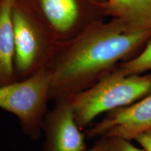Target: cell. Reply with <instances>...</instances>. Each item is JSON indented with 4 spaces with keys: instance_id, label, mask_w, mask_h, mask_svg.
I'll return each mask as SVG.
<instances>
[{
    "instance_id": "6da1fadb",
    "label": "cell",
    "mask_w": 151,
    "mask_h": 151,
    "mask_svg": "<svg viewBox=\"0 0 151 151\" xmlns=\"http://www.w3.org/2000/svg\"><path fill=\"white\" fill-rule=\"evenodd\" d=\"M150 38V31H134L113 18L94 22L71 40L58 43L46 67L51 73L50 99L69 98L89 88L139 53Z\"/></svg>"
},
{
    "instance_id": "7a4b0ae2",
    "label": "cell",
    "mask_w": 151,
    "mask_h": 151,
    "mask_svg": "<svg viewBox=\"0 0 151 151\" xmlns=\"http://www.w3.org/2000/svg\"><path fill=\"white\" fill-rule=\"evenodd\" d=\"M151 93V71L122 75L113 69L83 91L69 97L81 129L100 115L133 104Z\"/></svg>"
},
{
    "instance_id": "3957f363",
    "label": "cell",
    "mask_w": 151,
    "mask_h": 151,
    "mask_svg": "<svg viewBox=\"0 0 151 151\" xmlns=\"http://www.w3.org/2000/svg\"><path fill=\"white\" fill-rule=\"evenodd\" d=\"M51 73L47 68L27 78L0 86V109L18 118L21 131L33 141L40 139L49 110Z\"/></svg>"
},
{
    "instance_id": "277c9868",
    "label": "cell",
    "mask_w": 151,
    "mask_h": 151,
    "mask_svg": "<svg viewBox=\"0 0 151 151\" xmlns=\"http://www.w3.org/2000/svg\"><path fill=\"white\" fill-rule=\"evenodd\" d=\"M14 30V67L16 80L46 69L58 43L32 13L14 0L11 11Z\"/></svg>"
},
{
    "instance_id": "5b68a950",
    "label": "cell",
    "mask_w": 151,
    "mask_h": 151,
    "mask_svg": "<svg viewBox=\"0 0 151 151\" xmlns=\"http://www.w3.org/2000/svg\"><path fill=\"white\" fill-rule=\"evenodd\" d=\"M32 4L37 11L32 14L58 43L76 37L104 15L90 0H34Z\"/></svg>"
},
{
    "instance_id": "8992f818",
    "label": "cell",
    "mask_w": 151,
    "mask_h": 151,
    "mask_svg": "<svg viewBox=\"0 0 151 151\" xmlns=\"http://www.w3.org/2000/svg\"><path fill=\"white\" fill-rule=\"evenodd\" d=\"M54 105L43 119V151H86V133L76 120L69 98L53 100Z\"/></svg>"
},
{
    "instance_id": "52a82bcc",
    "label": "cell",
    "mask_w": 151,
    "mask_h": 151,
    "mask_svg": "<svg viewBox=\"0 0 151 151\" xmlns=\"http://www.w3.org/2000/svg\"><path fill=\"white\" fill-rule=\"evenodd\" d=\"M151 128V93L131 104L106 113L87 129L86 137H118L133 141Z\"/></svg>"
},
{
    "instance_id": "ba28073f",
    "label": "cell",
    "mask_w": 151,
    "mask_h": 151,
    "mask_svg": "<svg viewBox=\"0 0 151 151\" xmlns=\"http://www.w3.org/2000/svg\"><path fill=\"white\" fill-rule=\"evenodd\" d=\"M104 15L122 20L134 31L151 32V0H106Z\"/></svg>"
},
{
    "instance_id": "9c48e42d",
    "label": "cell",
    "mask_w": 151,
    "mask_h": 151,
    "mask_svg": "<svg viewBox=\"0 0 151 151\" xmlns=\"http://www.w3.org/2000/svg\"><path fill=\"white\" fill-rule=\"evenodd\" d=\"M14 0H0V86L16 81L11 11Z\"/></svg>"
},
{
    "instance_id": "30bf717a",
    "label": "cell",
    "mask_w": 151,
    "mask_h": 151,
    "mask_svg": "<svg viewBox=\"0 0 151 151\" xmlns=\"http://www.w3.org/2000/svg\"><path fill=\"white\" fill-rule=\"evenodd\" d=\"M114 70L125 76L142 74L151 71V38L139 53L120 62Z\"/></svg>"
},
{
    "instance_id": "8fae6325",
    "label": "cell",
    "mask_w": 151,
    "mask_h": 151,
    "mask_svg": "<svg viewBox=\"0 0 151 151\" xmlns=\"http://www.w3.org/2000/svg\"><path fill=\"white\" fill-rule=\"evenodd\" d=\"M104 151H145L138 148L132 141L118 137H106V144Z\"/></svg>"
},
{
    "instance_id": "7c38bea8",
    "label": "cell",
    "mask_w": 151,
    "mask_h": 151,
    "mask_svg": "<svg viewBox=\"0 0 151 151\" xmlns=\"http://www.w3.org/2000/svg\"><path fill=\"white\" fill-rule=\"evenodd\" d=\"M134 141L145 151H151V128L136 137Z\"/></svg>"
},
{
    "instance_id": "4fadbf2b",
    "label": "cell",
    "mask_w": 151,
    "mask_h": 151,
    "mask_svg": "<svg viewBox=\"0 0 151 151\" xmlns=\"http://www.w3.org/2000/svg\"><path fill=\"white\" fill-rule=\"evenodd\" d=\"M106 144V137H99V139L94 143L90 148H88L86 151H104Z\"/></svg>"
},
{
    "instance_id": "5bb4252c",
    "label": "cell",
    "mask_w": 151,
    "mask_h": 151,
    "mask_svg": "<svg viewBox=\"0 0 151 151\" xmlns=\"http://www.w3.org/2000/svg\"><path fill=\"white\" fill-rule=\"evenodd\" d=\"M91 2H92L94 4H95L96 6H100V5L102 4L106 0H90ZM100 8V7H99Z\"/></svg>"
}]
</instances>
